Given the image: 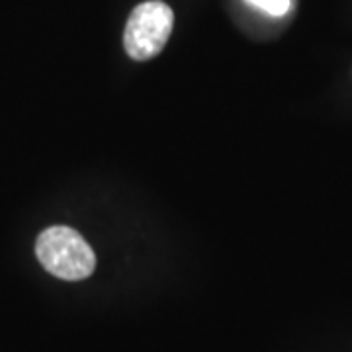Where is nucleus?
Here are the masks:
<instances>
[{"instance_id": "obj_3", "label": "nucleus", "mask_w": 352, "mask_h": 352, "mask_svg": "<svg viewBox=\"0 0 352 352\" xmlns=\"http://www.w3.org/2000/svg\"><path fill=\"white\" fill-rule=\"evenodd\" d=\"M247 2L270 16H284L289 10V0H247Z\"/></svg>"}, {"instance_id": "obj_2", "label": "nucleus", "mask_w": 352, "mask_h": 352, "mask_svg": "<svg viewBox=\"0 0 352 352\" xmlns=\"http://www.w3.org/2000/svg\"><path fill=\"white\" fill-rule=\"evenodd\" d=\"M175 24V14L164 2H141L127 18L124 47L135 61H149L164 50Z\"/></svg>"}, {"instance_id": "obj_1", "label": "nucleus", "mask_w": 352, "mask_h": 352, "mask_svg": "<svg viewBox=\"0 0 352 352\" xmlns=\"http://www.w3.org/2000/svg\"><path fill=\"white\" fill-rule=\"evenodd\" d=\"M41 266L53 276L76 282L88 278L96 268V254L87 239L67 226L47 227L36 241Z\"/></svg>"}, {"instance_id": "obj_4", "label": "nucleus", "mask_w": 352, "mask_h": 352, "mask_svg": "<svg viewBox=\"0 0 352 352\" xmlns=\"http://www.w3.org/2000/svg\"><path fill=\"white\" fill-rule=\"evenodd\" d=\"M157 2H163V0H157Z\"/></svg>"}]
</instances>
